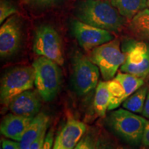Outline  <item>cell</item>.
<instances>
[{
  "mask_svg": "<svg viewBox=\"0 0 149 149\" xmlns=\"http://www.w3.org/2000/svg\"><path fill=\"white\" fill-rule=\"evenodd\" d=\"M75 15L79 21L111 32L120 31L126 19L110 1L86 0L78 3Z\"/></svg>",
  "mask_w": 149,
  "mask_h": 149,
  "instance_id": "cell-1",
  "label": "cell"
},
{
  "mask_svg": "<svg viewBox=\"0 0 149 149\" xmlns=\"http://www.w3.org/2000/svg\"><path fill=\"white\" fill-rule=\"evenodd\" d=\"M147 120L124 109L111 112L107 119L109 128L128 143L138 145L141 143Z\"/></svg>",
  "mask_w": 149,
  "mask_h": 149,
  "instance_id": "cell-2",
  "label": "cell"
},
{
  "mask_svg": "<svg viewBox=\"0 0 149 149\" xmlns=\"http://www.w3.org/2000/svg\"><path fill=\"white\" fill-rule=\"evenodd\" d=\"M35 86L43 100L51 102L57 96L61 83L59 65L47 57L40 56L33 61Z\"/></svg>",
  "mask_w": 149,
  "mask_h": 149,
  "instance_id": "cell-3",
  "label": "cell"
},
{
  "mask_svg": "<svg viewBox=\"0 0 149 149\" xmlns=\"http://www.w3.org/2000/svg\"><path fill=\"white\" fill-rule=\"evenodd\" d=\"M35 86L33 66H19L10 68L2 76L0 85L1 104L8 106L15 97Z\"/></svg>",
  "mask_w": 149,
  "mask_h": 149,
  "instance_id": "cell-4",
  "label": "cell"
},
{
  "mask_svg": "<svg viewBox=\"0 0 149 149\" xmlns=\"http://www.w3.org/2000/svg\"><path fill=\"white\" fill-rule=\"evenodd\" d=\"M91 60L96 64L104 81L113 79L118 68L124 64L126 57L120 48L118 40H113L93 48L91 51Z\"/></svg>",
  "mask_w": 149,
  "mask_h": 149,
  "instance_id": "cell-5",
  "label": "cell"
},
{
  "mask_svg": "<svg viewBox=\"0 0 149 149\" xmlns=\"http://www.w3.org/2000/svg\"><path fill=\"white\" fill-rule=\"evenodd\" d=\"M122 51L126 59L120 67L122 72L144 79L149 75V44L144 41L127 40Z\"/></svg>",
  "mask_w": 149,
  "mask_h": 149,
  "instance_id": "cell-6",
  "label": "cell"
},
{
  "mask_svg": "<svg viewBox=\"0 0 149 149\" xmlns=\"http://www.w3.org/2000/svg\"><path fill=\"white\" fill-rule=\"evenodd\" d=\"M72 81L80 95L88 94L97 84L100 69L90 58L76 52L72 58Z\"/></svg>",
  "mask_w": 149,
  "mask_h": 149,
  "instance_id": "cell-7",
  "label": "cell"
},
{
  "mask_svg": "<svg viewBox=\"0 0 149 149\" xmlns=\"http://www.w3.org/2000/svg\"><path fill=\"white\" fill-rule=\"evenodd\" d=\"M33 48L37 55L47 57L59 66L64 65L61 37L51 26L44 24L37 28L35 31Z\"/></svg>",
  "mask_w": 149,
  "mask_h": 149,
  "instance_id": "cell-8",
  "label": "cell"
},
{
  "mask_svg": "<svg viewBox=\"0 0 149 149\" xmlns=\"http://www.w3.org/2000/svg\"><path fill=\"white\" fill-rule=\"evenodd\" d=\"M71 30L78 43L85 51H88L114 40L111 31L89 25L79 20H73Z\"/></svg>",
  "mask_w": 149,
  "mask_h": 149,
  "instance_id": "cell-9",
  "label": "cell"
},
{
  "mask_svg": "<svg viewBox=\"0 0 149 149\" xmlns=\"http://www.w3.org/2000/svg\"><path fill=\"white\" fill-rule=\"evenodd\" d=\"M22 40V22L18 15L10 17L0 28V55L8 58L17 53Z\"/></svg>",
  "mask_w": 149,
  "mask_h": 149,
  "instance_id": "cell-10",
  "label": "cell"
},
{
  "mask_svg": "<svg viewBox=\"0 0 149 149\" xmlns=\"http://www.w3.org/2000/svg\"><path fill=\"white\" fill-rule=\"evenodd\" d=\"M40 97L37 91L30 89L12 99L8 107L15 115L33 118L38 114L42 107Z\"/></svg>",
  "mask_w": 149,
  "mask_h": 149,
  "instance_id": "cell-11",
  "label": "cell"
},
{
  "mask_svg": "<svg viewBox=\"0 0 149 149\" xmlns=\"http://www.w3.org/2000/svg\"><path fill=\"white\" fill-rule=\"evenodd\" d=\"M86 131L87 126L84 123L68 118L56 136L53 149H73Z\"/></svg>",
  "mask_w": 149,
  "mask_h": 149,
  "instance_id": "cell-12",
  "label": "cell"
},
{
  "mask_svg": "<svg viewBox=\"0 0 149 149\" xmlns=\"http://www.w3.org/2000/svg\"><path fill=\"white\" fill-rule=\"evenodd\" d=\"M33 118L9 113L3 117L0 131L6 138L19 142Z\"/></svg>",
  "mask_w": 149,
  "mask_h": 149,
  "instance_id": "cell-13",
  "label": "cell"
},
{
  "mask_svg": "<svg viewBox=\"0 0 149 149\" xmlns=\"http://www.w3.org/2000/svg\"><path fill=\"white\" fill-rule=\"evenodd\" d=\"M49 117L44 113H38L33 118L19 143L21 149H29L31 145L48 128Z\"/></svg>",
  "mask_w": 149,
  "mask_h": 149,
  "instance_id": "cell-14",
  "label": "cell"
},
{
  "mask_svg": "<svg viewBox=\"0 0 149 149\" xmlns=\"http://www.w3.org/2000/svg\"><path fill=\"white\" fill-rule=\"evenodd\" d=\"M128 29L138 40L149 42V9L145 8L136 15L130 21Z\"/></svg>",
  "mask_w": 149,
  "mask_h": 149,
  "instance_id": "cell-15",
  "label": "cell"
},
{
  "mask_svg": "<svg viewBox=\"0 0 149 149\" xmlns=\"http://www.w3.org/2000/svg\"><path fill=\"white\" fill-rule=\"evenodd\" d=\"M111 4L127 20H131L136 15L147 6L148 0H110Z\"/></svg>",
  "mask_w": 149,
  "mask_h": 149,
  "instance_id": "cell-16",
  "label": "cell"
},
{
  "mask_svg": "<svg viewBox=\"0 0 149 149\" xmlns=\"http://www.w3.org/2000/svg\"><path fill=\"white\" fill-rule=\"evenodd\" d=\"M110 93L107 81H100L96 87L94 99V109L95 113L101 117H105L109 110Z\"/></svg>",
  "mask_w": 149,
  "mask_h": 149,
  "instance_id": "cell-17",
  "label": "cell"
},
{
  "mask_svg": "<svg viewBox=\"0 0 149 149\" xmlns=\"http://www.w3.org/2000/svg\"><path fill=\"white\" fill-rule=\"evenodd\" d=\"M148 90V86L143 85L141 88L126 99L125 101L122 103L123 109L134 113H142Z\"/></svg>",
  "mask_w": 149,
  "mask_h": 149,
  "instance_id": "cell-18",
  "label": "cell"
},
{
  "mask_svg": "<svg viewBox=\"0 0 149 149\" xmlns=\"http://www.w3.org/2000/svg\"><path fill=\"white\" fill-rule=\"evenodd\" d=\"M107 84L110 93L109 111H111L120 107L125 101L127 97L122 85L115 77L107 81Z\"/></svg>",
  "mask_w": 149,
  "mask_h": 149,
  "instance_id": "cell-19",
  "label": "cell"
},
{
  "mask_svg": "<svg viewBox=\"0 0 149 149\" xmlns=\"http://www.w3.org/2000/svg\"><path fill=\"white\" fill-rule=\"evenodd\" d=\"M115 78L122 85L127 97L144 85V79L129 73H118L115 76Z\"/></svg>",
  "mask_w": 149,
  "mask_h": 149,
  "instance_id": "cell-20",
  "label": "cell"
},
{
  "mask_svg": "<svg viewBox=\"0 0 149 149\" xmlns=\"http://www.w3.org/2000/svg\"><path fill=\"white\" fill-rule=\"evenodd\" d=\"M99 135L95 130L86 131L73 149H96Z\"/></svg>",
  "mask_w": 149,
  "mask_h": 149,
  "instance_id": "cell-21",
  "label": "cell"
},
{
  "mask_svg": "<svg viewBox=\"0 0 149 149\" xmlns=\"http://www.w3.org/2000/svg\"><path fill=\"white\" fill-rule=\"evenodd\" d=\"M17 13L16 6L8 0L0 1V24H3L7 19Z\"/></svg>",
  "mask_w": 149,
  "mask_h": 149,
  "instance_id": "cell-22",
  "label": "cell"
},
{
  "mask_svg": "<svg viewBox=\"0 0 149 149\" xmlns=\"http://www.w3.org/2000/svg\"><path fill=\"white\" fill-rule=\"evenodd\" d=\"M115 144L107 135L104 134L99 135L97 141L96 149H115Z\"/></svg>",
  "mask_w": 149,
  "mask_h": 149,
  "instance_id": "cell-23",
  "label": "cell"
},
{
  "mask_svg": "<svg viewBox=\"0 0 149 149\" xmlns=\"http://www.w3.org/2000/svg\"><path fill=\"white\" fill-rule=\"evenodd\" d=\"M61 0H30V2L40 8H49L57 4Z\"/></svg>",
  "mask_w": 149,
  "mask_h": 149,
  "instance_id": "cell-24",
  "label": "cell"
},
{
  "mask_svg": "<svg viewBox=\"0 0 149 149\" xmlns=\"http://www.w3.org/2000/svg\"><path fill=\"white\" fill-rule=\"evenodd\" d=\"M54 141V130L53 129H51L46 134L44 144L41 149H53Z\"/></svg>",
  "mask_w": 149,
  "mask_h": 149,
  "instance_id": "cell-25",
  "label": "cell"
},
{
  "mask_svg": "<svg viewBox=\"0 0 149 149\" xmlns=\"http://www.w3.org/2000/svg\"><path fill=\"white\" fill-rule=\"evenodd\" d=\"M1 149H21V147L18 141L3 139L1 140Z\"/></svg>",
  "mask_w": 149,
  "mask_h": 149,
  "instance_id": "cell-26",
  "label": "cell"
},
{
  "mask_svg": "<svg viewBox=\"0 0 149 149\" xmlns=\"http://www.w3.org/2000/svg\"><path fill=\"white\" fill-rule=\"evenodd\" d=\"M46 131L47 129L43 131V133L40 135V137L35 140L32 144L31 145V146L29 147V149H41L43 144H44V140H45L46 136Z\"/></svg>",
  "mask_w": 149,
  "mask_h": 149,
  "instance_id": "cell-27",
  "label": "cell"
},
{
  "mask_svg": "<svg viewBox=\"0 0 149 149\" xmlns=\"http://www.w3.org/2000/svg\"><path fill=\"white\" fill-rule=\"evenodd\" d=\"M141 144L144 147L149 148V120H147L143 133Z\"/></svg>",
  "mask_w": 149,
  "mask_h": 149,
  "instance_id": "cell-28",
  "label": "cell"
},
{
  "mask_svg": "<svg viewBox=\"0 0 149 149\" xmlns=\"http://www.w3.org/2000/svg\"><path fill=\"white\" fill-rule=\"evenodd\" d=\"M141 114H142L143 117H146V119H148L149 120V90H148V94H147L146 100V102H145L144 110H143V112Z\"/></svg>",
  "mask_w": 149,
  "mask_h": 149,
  "instance_id": "cell-29",
  "label": "cell"
},
{
  "mask_svg": "<svg viewBox=\"0 0 149 149\" xmlns=\"http://www.w3.org/2000/svg\"><path fill=\"white\" fill-rule=\"evenodd\" d=\"M115 149H131V148H128V147H126V146H117Z\"/></svg>",
  "mask_w": 149,
  "mask_h": 149,
  "instance_id": "cell-30",
  "label": "cell"
},
{
  "mask_svg": "<svg viewBox=\"0 0 149 149\" xmlns=\"http://www.w3.org/2000/svg\"><path fill=\"white\" fill-rule=\"evenodd\" d=\"M22 1H24V2H26V3H29V2H30V0H22Z\"/></svg>",
  "mask_w": 149,
  "mask_h": 149,
  "instance_id": "cell-31",
  "label": "cell"
},
{
  "mask_svg": "<svg viewBox=\"0 0 149 149\" xmlns=\"http://www.w3.org/2000/svg\"><path fill=\"white\" fill-rule=\"evenodd\" d=\"M147 6L149 7V0H148V1H147Z\"/></svg>",
  "mask_w": 149,
  "mask_h": 149,
  "instance_id": "cell-32",
  "label": "cell"
},
{
  "mask_svg": "<svg viewBox=\"0 0 149 149\" xmlns=\"http://www.w3.org/2000/svg\"><path fill=\"white\" fill-rule=\"evenodd\" d=\"M148 149H149V148H148Z\"/></svg>",
  "mask_w": 149,
  "mask_h": 149,
  "instance_id": "cell-33",
  "label": "cell"
}]
</instances>
